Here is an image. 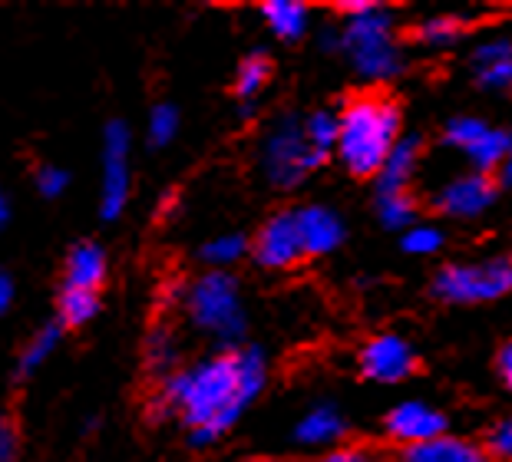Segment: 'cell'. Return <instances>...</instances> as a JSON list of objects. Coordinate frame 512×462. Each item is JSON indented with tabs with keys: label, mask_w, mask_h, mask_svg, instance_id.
Returning a JSON list of instances; mask_svg holds the SVG:
<instances>
[{
	"label": "cell",
	"mask_w": 512,
	"mask_h": 462,
	"mask_svg": "<svg viewBox=\"0 0 512 462\" xmlns=\"http://www.w3.org/2000/svg\"><path fill=\"white\" fill-rule=\"evenodd\" d=\"M403 251L407 255H437L443 248V235L440 228H430V225H413L410 231H403Z\"/></svg>",
	"instance_id": "29"
},
{
	"label": "cell",
	"mask_w": 512,
	"mask_h": 462,
	"mask_svg": "<svg viewBox=\"0 0 512 462\" xmlns=\"http://www.w3.org/2000/svg\"><path fill=\"white\" fill-rule=\"evenodd\" d=\"M420 162V139L417 136H403L397 142V149L390 152V159L384 162V169L377 175V195H400L407 192V185L417 172Z\"/></svg>",
	"instance_id": "15"
},
{
	"label": "cell",
	"mask_w": 512,
	"mask_h": 462,
	"mask_svg": "<svg viewBox=\"0 0 512 462\" xmlns=\"http://www.w3.org/2000/svg\"><path fill=\"white\" fill-rule=\"evenodd\" d=\"M496 367H499V377H503V383L512 390V340H509V344H506L503 350H499Z\"/></svg>",
	"instance_id": "35"
},
{
	"label": "cell",
	"mask_w": 512,
	"mask_h": 462,
	"mask_svg": "<svg viewBox=\"0 0 512 462\" xmlns=\"http://www.w3.org/2000/svg\"><path fill=\"white\" fill-rule=\"evenodd\" d=\"M384 429L390 439H397V443L407 449V446H420V443H430V439L446 436V416L420 400H407V403H397L394 410L384 416Z\"/></svg>",
	"instance_id": "10"
},
{
	"label": "cell",
	"mask_w": 512,
	"mask_h": 462,
	"mask_svg": "<svg viewBox=\"0 0 512 462\" xmlns=\"http://www.w3.org/2000/svg\"><path fill=\"white\" fill-rule=\"evenodd\" d=\"M473 70L486 90H512V43L489 40L473 50Z\"/></svg>",
	"instance_id": "14"
},
{
	"label": "cell",
	"mask_w": 512,
	"mask_h": 462,
	"mask_svg": "<svg viewBox=\"0 0 512 462\" xmlns=\"http://www.w3.org/2000/svg\"><path fill=\"white\" fill-rule=\"evenodd\" d=\"M0 202H4V205H0V222H4V228H7V222H10V198L4 195Z\"/></svg>",
	"instance_id": "39"
},
{
	"label": "cell",
	"mask_w": 512,
	"mask_h": 462,
	"mask_svg": "<svg viewBox=\"0 0 512 462\" xmlns=\"http://www.w3.org/2000/svg\"><path fill=\"white\" fill-rule=\"evenodd\" d=\"M486 449H489L493 456L512 462V420H503L499 426H493V433H489Z\"/></svg>",
	"instance_id": "32"
},
{
	"label": "cell",
	"mask_w": 512,
	"mask_h": 462,
	"mask_svg": "<svg viewBox=\"0 0 512 462\" xmlns=\"http://www.w3.org/2000/svg\"><path fill=\"white\" fill-rule=\"evenodd\" d=\"M460 33H463V24L456 17H427L423 24H417L413 37H417L423 47H450Z\"/></svg>",
	"instance_id": "26"
},
{
	"label": "cell",
	"mask_w": 512,
	"mask_h": 462,
	"mask_svg": "<svg viewBox=\"0 0 512 462\" xmlns=\"http://www.w3.org/2000/svg\"><path fill=\"white\" fill-rule=\"evenodd\" d=\"M261 14H265L268 27L288 43L301 40L308 33V4H298V0H271V4H261Z\"/></svg>",
	"instance_id": "18"
},
{
	"label": "cell",
	"mask_w": 512,
	"mask_h": 462,
	"mask_svg": "<svg viewBox=\"0 0 512 462\" xmlns=\"http://www.w3.org/2000/svg\"><path fill=\"white\" fill-rule=\"evenodd\" d=\"M304 132H308V142L324 156H331L337 149V142H341V119L328 109H321V113H311L304 119Z\"/></svg>",
	"instance_id": "24"
},
{
	"label": "cell",
	"mask_w": 512,
	"mask_h": 462,
	"mask_svg": "<svg viewBox=\"0 0 512 462\" xmlns=\"http://www.w3.org/2000/svg\"><path fill=\"white\" fill-rule=\"evenodd\" d=\"M129 126L123 119H113L103 129V198H100V215L106 222L123 215V208L129 202Z\"/></svg>",
	"instance_id": "7"
},
{
	"label": "cell",
	"mask_w": 512,
	"mask_h": 462,
	"mask_svg": "<svg viewBox=\"0 0 512 462\" xmlns=\"http://www.w3.org/2000/svg\"><path fill=\"white\" fill-rule=\"evenodd\" d=\"M344 50L351 53L357 73L367 80H387L400 73V53L394 47V20L384 7L367 10L361 17H347L341 30Z\"/></svg>",
	"instance_id": "5"
},
{
	"label": "cell",
	"mask_w": 512,
	"mask_h": 462,
	"mask_svg": "<svg viewBox=\"0 0 512 462\" xmlns=\"http://www.w3.org/2000/svg\"><path fill=\"white\" fill-rule=\"evenodd\" d=\"M67 182H70V175L57 169V165H40L37 169V189L43 198H60L63 189H67Z\"/></svg>",
	"instance_id": "30"
},
{
	"label": "cell",
	"mask_w": 512,
	"mask_h": 462,
	"mask_svg": "<svg viewBox=\"0 0 512 462\" xmlns=\"http://www.w3.org/2000/svg\"><path fill=\"white\" fill-rule=\"evenodd\" d=\"M271 80V60L265 57L261 50L248 53L238 66V76H235V96L245 99V103H252V99L265 90V83Z\"/></svg>",
	"instance_id": "20"
},
{
	"label": "cell",
	"mask_w": 512,
	"mask_h": 462,
	"mask_svg": "<svg viewBox=\"0 0 512 462\" xmlns=\"http://www.w3.org/2000/svg\"><path fill=\"white\" fill-rule=\"evenodd\" d=\"M499 179H503V185H512V149H509V156L503 162V169H499Z\"/></svg>",
	"instance_id": "38"
},
{
	"label": "cell",
	"mask_w": 512,
	"mask_h": 462,
	"mask_svg": "<svg viewBox=\"0 0 512 462\" xmlns=\"http://www.w3.org/2000/svg\"><path fill=\"white\" fill-rule=\"evenodd\" d=\"M394 462H493V453L460 436H440L430 443L400 449Z\"/></svg>",
	"instance_id": "12"
},
{
	"label": "cell",
	"mask_w": 512,
	"mask_h": 462,
	"mask_svg": "<svg viewBox=\"0 0 512 462\" xmlns=\"http://www.w3.org/2000/svg\"><path fill=\"white\" fill-rule=\"evenodd\" d=\"M96 311H100L96 291L63 288V294H60V324L63 327H83L86 321H93Z\"/></svg>",
	"instance_id": "21"
},
{
	"label": "cell",
	"mask_w": 512,
	"mask_h": 462,
	"mask_svg": "<svg viewBox=\"0 0 512 462\" xmlns=\"http://www.w3.org/2000/svg\"><path fill=\"white\" fill-rule=\"evenodd\" d=\"M298 225H301L304 251H308V255H331L344 241V222L334 208H324V205L301 208Z\"/></svg>",
	"instance_id": "13"
},
{
	"label": "cell",
	"mask_w": 512,
	"mask_h": 462,
	"mask_svg": "<svg viewBox=\"0 0 512 462\" xmlns=\"http://www.w3.org/2000/svg\"><path fill=\"white\" fill-rule=\"evenodd\" d=\"M149 360L156 370H169L172 363H176V347H172V337L162 334V330H156L149 340Z\"/></svg>",
	"instance_id": "31"
},
{
	"label": "cell",
	"mask_w": 512,
	"mask_h": 462,
	"mask_svg": "<svg viewBox=\"0 0 512 462\" xmlns=\"http://www.w3.org/2000/svg\"><path fill=\"white\" fill-rule=\"evenodd\" d=\"M512 291V258L483 264H446L433 278V294L446 304H486Z\"/></svg>",
	"instance_id": "6"
},
{
	"label": "cell",
	"mask_w": 512,
	"mask_h": 462,
	"mask_svg": "<svg viewBox=\"0 0 512 462\" xmlns=\"http://www.w3.org/2000/svg\"><path fill=\"white\" fill-rule=\"evenodd\" d=\"M337 119H341L337 156L344 169L357 179H377L400 142V106L387 93L370 90L347 99Z\"/></svg>",
	"instance_id": "2"
},
{
	"label": "cell",
	"mask_w": 512,
	"mask_h": 462,
	"mask_svg": "<svg viewBox=\"0 0 512 462\" xmlns=\"http://www.w3.org/2000/svg\"><path fill=\"white\" fill-rule=\"evenodd\" d=\"M324 162H328V156L311 146L308 132H304V119L298 116L278 119L275 129L261 139V172L275 189H294Z\"/></svg>",
	"instance_id": "3"
},
{
	"label": "cell",
	"mask_w": 512,
	"mask_h": 462,
	"mask_svg": "<svg viewBox=\"0 0 512 462\" xmlns=\"http://www.w3.org/2000/svg\"><path fill=\"white\" fill-rule=\"evenodd\" d=\"M252 462H268V459H252Z\"/></svg>",
	"instance_id": "40"
},
{
	"label": "cell",
	"mask_w": 512,
	"mask_h": 462,
	"mask_svg": "<svg viewBox=\"0 0 512 462\" xmlns=\"http://www.w3.org/2000/svg\"><path fill=\"white\" fill-rule=\"evenodd\" d=\"M509 149H512V136H509V132H503V129H489L486 136L479 139L470 152H466V156H470L473 169H476L479 175H489L493 169H503V162H506V156H509Z\"/></svg>",
	"instance_id": "19"
},
{
	"label": "cell",
	"mask_w": 512,
	"mask_h": 462,
	"mask_svg": "<svg viewBox=\"0 0 512 462\" xmlns=\"http://www.w3.org/2000/svg\"><path fill=\"white\" fill-rule=\"evenodd\" d=\"M10 304H14V278L4 271L0 274V311H10Z\"/></svg>",
	"instance_id": "37"
},
{
	"label": "cell",
	"mask_w": 512,
	"mask_h": 462,
	"mask_svg": "<svg viewBox=\"0 0 512 462\" xmlns=\"http://www.w3.org/2000/svg\"><path fill=\"white\" fill-rule=\"evenodd\" d=\"M318 462H380L370 449L364 446H341V449H331V453H324Z\"/></svg>",
	"instance_id": "33"
},
{
	"label": "cell",
	"mask_w": 512,
	"mask_h": 462,
	"mask_svg": "<svg viewBox=\"0 0 512 462\" xmlns=\"http://www.w3.org/2000/svg\"><path fill=\"white\" fill-rule=\"evenodd\" d=\"M192 324L222 344H235L245 334V311L238 301V281L228 271H209L192 284L185 297Z\"/></svg>",
	"instance_id": "4"
},
{
	"label": "cell",
	"mask_w": 512,
	"mask_h": 462,
	"mask_svg": "<svg viewBox=\"0 0 512 462\" xmlns=\"http://www.w3.org/2000/svg\"><path fill=\"white\" fill-rule=\"evenodd\" d=\"M17 446H20L17 426L4 420V426H0V462H17Z\"/></svg>",
	"instance_id": "34"
},
{
	"label": "cell",
	"mask_w": 512,
	"mask_h": 462,
	"mask_svg": "<svg viewBox=\"0 0 512 462\" xmlns=\"http://www.w3.org/2000/svg\"><path fill=\"white\" fill-rule=\"evenodd\" d=\"M377 218L384 228H413V218H417V202H413L410 192L400 195H377Z\"/></svg>",
	"instance_id": "23"
},
{
	"label": "cell",
	"mask_w": 512,
	"mask_h": 462,
	"mask_svg": "<svg viewBox=\"0 0 512 462\" xmlns=\"http://www.w3.org/2000/svg\"><path fill=\"white\" fill-rule=\"evenodd\" d=\"M347 433L344 416L337 413V406H314L304 420L294 426V439L301 446H328L334 439H341Z\"/></svg>",
	"instance_id": "17"
},
{
	"label": "cell",
	"mask_w": 512,
	"mask_h": 462,
	"mask_svg": "<svg viewBox=\"0 0 512 462\" xmlns=\"http://www.w3.org/2000/svg\"><path fill=\"white\" fill-rule=\"evenodd\" d=\"M245 251H248V241L242 235H219L202 248V258L222 271L228 264H235L238 258H245Z\"/></svg>",
	"instance_id": "28"
},
{
	"label": "cell",
	"mask_w": 512,
	"mask_h": 462,
	"mask_svg": "<svg viewBox=\"0 0 512 462\" xmlns=\"http://www.w3.org/2000/svg\"><path fill=\"white\" fill-rule=\"evenodd\" d=\"M60 344V324H50V327H43L40 334H34V340L24 347V354H20L17 360V380H24L30 377L43 360H47L53 354V347Z\"/></svg>",
	"instance_id": "22"
},
{
	"label": "cell",
	"mask_w": 512,
	"mask_h": 462,
	"mask_svg": "<svg viewBox=\"0 0 512 462\" xmlns=\"http://www.w3.org/2000/svg\"><path fill=\"white\" fill-rule=\"evenodd\" d=\"M499 195V185L489 179V175H463V179H453L446 182L443 189L433 198V208L440 215H450V218H476L483 215L486 208H493Z\"/></svg>",
	"instance_id": "11"
},
{
	"label": "cell",
	"mask_w": 512,
	"mask_h": 462,
	"mask_svg": "<svg viewBox=\"0 0 512 462\" xmlns=\"http://www.w3.org/2000/svg\"><path fill=\"white\" fill-rule=\"evenodd\" d=\"M179 132V109L172 103H159L152 106L149 113V126H146V136H149V146L156 149H166Z\"/></svg>",
	"instance_id": "25"
},
{
	"label": "cell",
	"mask_w": 512,
	"mask_h": 462,
	"mask_svg": "<svg viewBox=\"0 0 512 462\" xmlns=\"http://www.w3.org/2000/svg\"><path fill=\"white\" fill-rule=\"evenodd\" d=\"M374 7H380V4H367V0H341V4H334V10H341L347 17H361Z\"/></svg>",
	"instance_id": "36"
},
{
	"label": "cell",
	"mask_w": 512,
	"mask_h": 462,
	"mask_svg": "<svg viewBox=\"0 0 512 462\" xmlns=\"http://www.w3.org/2000/svg\"><path fill=\"white\" fill-rule=\"evenodd\" d=\"M106 278V255L93 241H80L67 255V288L96 291Z\"/></svg>",
	"instance_id": "16"
},
{
	"label": "cell",
	"mask_w": 512,
	"mask_h": 462,
	"mask_svg": "<svg viewBox=\"0 0 512 462\" xmlns=\"http://www.w3.org/2000/svg\"><path fill=\"white\" fill-rule=\"evenodd\" d=\"M489 132V126L483 123V119H476V116H456L446 123V132H443V139L450 142V146L456 149H463V152H470L479 139H483Z\"/></svg>",
	"instance_id": "27"
},
{
	"label": "cell",
	"mask_w": 512,
	"mask_h": 462,
	"mask_svg": "<svg viewBox=\"0 0 512 462\" xmlns=\"http://www.w3.org/2000/svg\"><path fill=\"white\" fill-rule=\"evenodd\" d=\"M265 354L258 347L225 350L199 367L172 373L152 403V413L176 410L192 429V446H209L238 423L265 387Z\"/></svg>",
	"instance_id": "1"
},
{
	"label": "cell",
	"mask_w": 512,
	"mask_h": 462,
	"mask_svg": "<svg viewBox=\"0 0 512 462\" xmlns=\"http://www.w3.org/2000/svg\"><path fill=\"white\" fill-rule=\"evenodd\" d=\"M357 363H361V373L367 380L403 383L407 377H413V370H417V354H413V347L403 337L380 334V337H370L361 347Z\"/></svg>",
	"instance_id": "9"
},
{
	"label": "cell",
	"mask_w": 512,
	"mask_h": 462,
	"mask_svg": "<svg viewBox=\"0 0 512 462\" xmlns=\"http://www.w3.org/2000/svg\"><path fill=\"white\" fill-rule=\"evenodd\" d=\"M255 261L261 268L271 271H285L294 268L308 251H304V238H301V225H298V212H275L265 225L258 228L255 235Z\"/></svg>",
	"instance_id": "8"
}]
</instances>
